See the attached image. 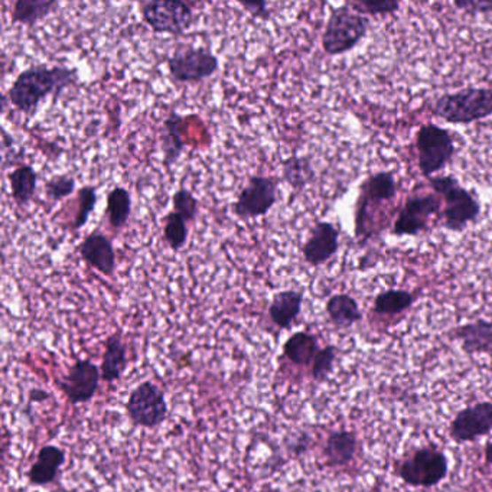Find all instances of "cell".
Instances as JSON below:
<instances>
[{
	"label": "cell",
	"mask_w": 492,
	"mask_h": 492,
	"mask_svg": "<svg viewBox=\"0 0 492 492\" xmlns=\"http://www.w3.org/2000/svg\"><path fill=\"white\" fill-rule=\"evenodd\" d=\"M77 82L78 73L75 68L39 64L22 71L15 78L6 96L18 112L32 116L51 94H61Z\"/></svg>",
	"instance_id": "1"
},
{
	"label": "cell",
	"mask_w": 492,
	"mask_h": 492,
	"mask_svg": "<svg viewBox=\"0 0 492 492\" xmlns=\"http://www.w3.org/2000/svg\"><path fill=\"white\" fill-rule=\"evenodd\" d=\"M397 197V181L393 172L380 171L370 175L361 184L355 206V236L364 245L374 234V218L380 207L390 204Z\"/></svg>",
	"instance_id": "2"
},
{
	"label": "cell",
	"mask_w": 492,
	"mask_h": 492,
	"mask_svg": "<svg viewBox=\"0 0 492 492\" xmlns=\"http://www.w3.org/2000/svg\"><path fill=\"white\" fill-rule=\"evenodd\" d=\"M432 114L449 124H471L492 116V90L469 87L434 100Z\"/></svg>",
	"instance_id": "3"
},
{
	"label": "cell",
	"mask_w": 492,
	"mask_h": 492,
	"mask_svg": "<svg viewBox=\"0 0 492 492\" xmlns=\"http://www.w3.org/2000/svg\"><path fill=\"white\" fill-rule=\"evenodd\" d=\"M434 194L441 195L445 207L442 225L454 233H462L469 224L478 222L480 204L471 191L466 190L454 176H433L429 179Z\"/></svg>",
	"instance_id": "4"
},
{
	"label": "cell",
	"mask_w": 492,
	"mask_h": 492,
	"mask_svg": "<svg viewBox=\"0 0 492 492\" xmlns=\"http://www.w3.org/2000/svg\"><path fill=\"white\" fill-rule=\"evenodd\" d=\"M395 475L415 488H433L449 475V459L434 446H422L395 464Z\"/></svg>",
	"instance_id": "5"
},
{
	"label": "cell",
	"mask_w": 492,
	"mask_h": 492,
	"mask_svg": "<svg viewBox=\"0 0 492 492\" xmlns=\"http://www.w3.org/2000/svg\"><path fill=\"white\" fill-rule=\"evenodd\" d=\"M369 29V18L354 12L348 4L333 8L322 34V50L330 57L347 54L358 47Z\"/></svg>",
	"instance_id": "6"
},
{
	"label": "cell",
	"mask_w": 492,
	"mask_h": 492,
	"mask_svg": "<svg viewBox=\"0 0 492 492\" xmlns=\"http://www.w3.org/2000/svg\"><path fill=\"white\" fill-rule=\"evenodd\" d=\"M416 152H418V169L427 179L443 171L454 160V137L449 130L438 124L425 123L416 133Z\"/></svg>",
	"instance_id": "7"
},
{
	"label": "cell",
	"mask_w": 492,
	"mask_h": 492,
	"mask_svg": "<svg viewBox=\"0 0 492 492\" xmlns=\"http://www.w3.org/2000/svg\"><path fill=\"white\" fill-rule=\"evenodd\" d=\"M144 22L155 34L184 35L194 24V11L183 0H146L139 4Z\"/></svg>",
	"instance_id": "8"
},
{
	"label": "cell",
	"mask_w": 492,
	"mask_h": 492,
	"mask_svg": "<svg viewBox=\"0 0 492 492\" xmlns=\"http://www.w3.org/2000/svg\"><path fill=\"white\" fill-rule=\"evenodd\" d=\"M218 70L220 59L206 48L179 47L168 59V71L175 82H199Z\"/></svg>",
	"instance_id": "9"
},
{
	"label": "cell",
	"mask_w": 492,
	"mask_h": 492,
	"mask_svg": "<svg viewBox=\"0 0 492 492\" xmlns=\"http://www.w3.org/2000/svg\"><path fill=\"white\" fill-rule=\"evenodd\" d=\"M126 413L135 426L153 429L162 425L168 418V403L155 383L144 381L129 395Z\"/></svg>",
	"instance_id": "10"
},
{
	"label": "cell",
	"mask_w": 492,
	"mask_h": 492,
	"mask_svg": "<svg viewBox=\"0 0 492 492\" xmlns=\"http://www.w3.org/2000/svg\"><path fill=\"white\" fill-rule=\"evenodd\" d=\"M277 201V183L270 176L253 175L247 185L240 191L237 201L231 206L233 214L240 220L263 217Z\"/></svg>",
	"instance_id": "11"
},
{
	"label": "cell",
	"mask_w": 492,
	"mask_h": 492,
	"mask_svg": "<svg viewBox=\"0 0 492 492\" xmlns=\"http://www.w3.org/2000/svg\"><path fill=\"white\" fill-rule=\"evenodd\" d=\"M436 195H411L407 198L393 224V236L416 237L426 231L431 218L441 209V199Z\"/></svg>",
	"instance_id": "12"
},
{
	"label": "cell",
	"mask_w": 492,
	"mask_h": 492,
	"mask_svg": "<svg viewBox=\"0 0 492 492\" xmlns=\"http://www.w3.org/2000/svg\"><path fill=\"white\" fill-rule=\"evenodd\" d=\"M100 367L90 360H77L66 376L57 380V386L73 406L89 403L98 394Z\"/></svg>",
	"instance_id": "13"
},
{
	"label": "cell",
	"mask_w": 492,
	"mask_h": 492,
	"mask_svg": "<svg viewBox=\"0 0 492 492\" xmlns=\"http://www.w3.org/2000/svg\"><path fill=\"white\" fill-rule=\"evenodd\" d=\"M492 432V402H480L457 411L449 434L457 443L475 442Z\"/></svg>",
	"instance_id": "14"
},
{
	"label": "cell",
	"mask_w": 492,
	"mask_h": 492,
	"mask_svg": "<svg viewBox=\"0 0 492 492\" xmlns=\"http://www.w3.org/2000/svg\"><path fill=\"white\" fill-rule=\"evenodd\" d=\"M340 250V230L330 222H318L310 229L309 237L302 246L303 260L309 266L319 268L328 263Z\"/></svg>",
	"instance_id": "15"
},
{
	"label": "cell",
	"mask_w": 492,
	"mask_h": 492,
	"mask_svg": "<svg viewBox=\"0 0 492 492\" xmlns=\"http://www.w3.org/2000/svg\"><path fill=\"white\" fill-rule=\"evenodd\" d=\"M78 253L90 268L101 275L112 277L116 271V252L109 237L103 233H91L78 246Z\"/></svg>",
	"instance_id": "16"
},
{
	"label": "cell",
	"mask_w": 492,
	"mask_h": 492,
	"mask_svg": "<svg viewBox=\"0 0 492 492\" xmlns=\"http://www.w3.org/2000/svg\"><path fill=\"white\" fill-rule=\"evenodd\" d=\"M357 452L358 438L353 431L330 432L322 448L326 465L330 468L348 466L357 457Z\"/></svg>",
	"instance_id": "17"
},
{
	"label": "cell",
	"mask_w": 492,
	"mask_h": 492,
	"mask_svg": "<svg viewBox=\"0 0 492 492\" xmlns=\"http://www.w3.org/2000/svg\"><path fill=\"white\" fill-rule=\"evenodd\" d=\"M66 450L59 446H43L36 455V461L27 471L29 484L35 487L52 484L59 477V468L66 464Z\"/></svg>",
	"instance_id": "18"
},
{
	"label": "cell",
	"mask_w": 492,
	"mask_h": 492,
	"mask_svg": "<svg viewBox=\"0 0 492 492\" xmlns=\"http://www.w3.org/2000/svg\"><path fill=\"white\" fill-rule=\"evenodd\" d=\"M303 299H305L303 291L287 289V291L277 292L271 299L268 309L271 324L277 326L279 330L292 328L302 312Z\"/></svg>",
	"instance_id": "19"
},
{
	"label": "cell",
	"mask_w": 492,
	"mask_h": 492,
	"mask_svg": "<svg viewBox=\"0 0 492 492\" xmlns=\"http://www.w3.org/2000/svg\"><path fill=\"white\" fill-rule=\"evenodd\" d=\"M461 348L468 355L475 354H492V321L478 319L465 325L457 326L452 331Z\"/></svg>",
	"instance_id": "20"
},
{
	"label": "cell",
	"mask_w": 492,
	"mask_h": 492,
	"mask_svg": "<svg viewBox=\"0 0 492 492\" xmlns=\"http://www.w3.org/2000/svg\"><path fill=\"white\" fill-rule=\"evenodd\" d=\"M126 365H128V348L123 342L121 331H117L105 340V354L100 365L101 379L105 383L121 380Z\"/></svg>",
	"instance_id": "21"
},
{
	"label": "cell",
	"mask_w": 492,
	"mask_h": 492,
	"mask_svg": "<svg viewBox=\"0 0 492 492\" xmlns=\"http://www.w3.org/2000/svg\"><path fill=\"white\" fill-rule=\"evenodd\" d=\"M184 117L176 110H172L168 114L167 119L162 124V133H160V149H162V162L165 167L169 168L178 162L183 156L184 139H183Z\"/></svg>",
	"instance_id": "22"
},
{
	"label": "cell",
	"mask_w": 492,
	"mask_h": 492,
	"mask_svg": "<svg viewBox=\"0 0 492 492\" xmlns=\"http://www.w3.org/2000/svg\"><path fill=\"white\" fill-rule=\"evenodd\" d=\"M318 337L307 331L292 333L284 344V355L292 364L298 367H308L314 363L319 353Z\"/></svg>",
	"instance_id": "23"
},
{
	"label": "cell",
	"mask_w": 492,
	"mask_h": 492,
	"mask_svg": "<svg viewBox=\"0 0 492 492\" xmlns=\"http://www.w3.org/2000/svg\"><path fill=\"white\" fill-rule=\"evenodd\" d=\"M325 312L333 326L340 330H348L363 319L358 302L347 293H337L326 301Z\"/></svg>",
	"instance_id": "24"
},
{
	"label": "cell",
	"mask_w": 492,
	"mask_h": 492,
	"mask_svg": "<svg viewBox=\"0 0 492 492\" xmlns=\"http://www.w3.org/2000/svg\"><path fill=\"white\" fill-rule=\"evenodd\" d=\"M418 296L413 292L402 291V289H388L381 292L374 299L372 312L379 316H397L410 309L416 302Z\"/></svg>",
	"instance_id": "25"
},
{
	"label": "cell",
	"mask_w": 492,
	"mask_h": 492,
	"mask_svg": "<svg viewBox=\"0 0 492 492\" xmlns=\"http://www.w3.org/2000/svg\"><path fill=\"white\" fill-rule=\"evenodd\" d=\"M132 215V195L123 186H114L107 194L105 218L114 231L123 230Z\"/></svg>",
	"instance_id": "26"
},
{
	"label": "cell",
	"mask_w": 492,
	"mask_h": 492,
	"mask_svg": "<svg viewBox=\"0 0 492 492\" xmlns=\"http://www.w3.org/2000/svg\"><path fill=\"white\" fill-rule=\"evenodd\" d=\"M9 184L16 206L24 208L35 195L38 172L31 165H20L9 174Z\"/></svg>",
	"instance_id": "27"
},
{
	"label": "cell",
	"mask_w": 492,
	"mask_h": 492,
	"mask_svg": "<svg viewBox=\"0 0 492 492\" xmlns=\"http://www.w3.org/2000/svg\"><path fill=\"white\" fill-rule=\"evenodd\" d=\"M59 4L57 0H16L11 18L13 24L34 27L54 12Z\"/></svg>",
	"instance_id": "28"
},
{
	"label": "cell",
	"mask_w": 492,
	"mask_h": 492,
	"mask_svg": "<svg viewBox=\"0 0 492 492\" xmlns=\"http://www.w3.org/2000/svg\"><path fill=\"white\" fill-rule=\"evenodd\" d=\"M282 174L285 181L295 192L305 190L315 179L312 162L309 158H303V156H291L285 160L282 163Z\"/></svg>",
	"instance_id": "29"
},
{
	"label": "cell",
	"mask_w": 492,
	"mask_h": 492,
	"mask_svg": "<svg viewBox=\"0 0 492 492\" xmlns=\"http://www.w3.org/2000/svg\"><path fill=\"white\" fill-rule=\"evenodd\" d=\"M188 237H190L188 223L174 211L168 214L165 217V224H163V240L167 241L168 246L174 252H179L188 243Z\"/></svg>",
	"instance_id": "30"
},
{
	"label": "cell",
	"mask_w": 492,
	"mask_h": 492,
	"mask_svg": "<svg viewBox=\"0 0 492 492\" xmlns=\"http://www.w3.org/2000/svg\"><path fill=\"white\" fill-rule=\"evenodd\" d=\"M77 195V213H75L74 220H73V224H71L73 231L82 230L89 223L90 215L93 213L98 201V188L96 186H82V190H78Z\"/></svg>",
	"instance_id": "31"
},
{
	"label": "cell",
	"mask_w": 492,
	"mask_h": 492,
	"mask_svg": "<svg viewBox=\"0 0 492 492\" xmlns=\"http://www.w3.org/2000/svg\"><path fill=\"white\" fill-rule=\"evenodd\" d=\"M354 12L363 16H387L397 12L400 4L397 0H351L347 2Z\"/></svg>",
	"instance_id": "32"
},
{
	"label": "cell",
	"mask_w": 492,
	"mask_h": 492,
	"mask_svg": "<svg viewBox=\"0 0 492 492\" xmlns=\"http://www.w3.org/2000/svg\"><path fill=\"white\" fill-rule=\"evenodd\" d=\"M337 358L338 348L335 345H326L324 348L319 349V353L316 354V357L312 363V369H310L312 379L316 383H324V381L328 380Z\"/></svg>",
	"instance_id": "33"
},
{
	"label": "cell",
	"mask_w": 492,
	"mask_h": 492,
	"mask_svg": "<svg viewBox=\"0 0 492 492\" xmlns=\"http://www.w3.org/2000/svg\"><path fill=\"white\" fill-rule=\"evenodd\" d=\"M172 206H174V213L179 214L188 224L194 223L198 215L199 202L190 190L181 188L176 191L172 197Z\"/></svg>",
	"instance_id": "34"
},
{
	"label": "cell",
	"mask_w": 492,
	"mask_h": 492,
	"mask_svg": "<svg viewBox=\"0 0 492 492\" xmlns=\"http://www.w3.org/2000/svg\"><path fill=\"white\" fill-rule=\"evenodd\" d=\"M77 181L71 175H59L45 183V192L51 201H61L64 198L74 194Z\"/></svg>",
	"instance_id": "35"
},
{
	"label": "cell",
	"mask_w": 492,
	"mask_h": 492,
	"mask_svg": "<svg viewBox=\"0 0 492 492\" xmlns=\"http://www.w3.org/2000/svg\"><path fill=\"white\" fill-rule=\"evenodd\" d=\"M454 6L469 16L492 13V0H455Z\"/></svg>",
	"instance_id": "36"
},
{
	"label": "cell",
	"mask_w": 492,
	"mask_h": 492,
	"mask_svg": "<svg viewBox=\"0 0 492 492\" xmlns=\"http://www.w3.org/2000/svg\"><path fill=\"white\" fill-rule=\"evenodd\" d=\"M241 6L248 15L254 20H269L271 18V11L264 0H252V2H241Z\"/></svg>",
	"instance_id": "37"
},
{
	"label": "cell",
	"mask_w": 492,
	"mask_h": 492,
	"mask_svg": "<svg viewBox=\"0 0 492 492\" xmlns=\"http://www.w3.org/2000/svg\"><path fill=\"white\" fill-rule=\"evenodd\" d=\"M48 397H50V393L41 390V388H32L29 392V400L35 402V403H43V402L48 400Z\"/></svg>",
	"instance_id": "38"
},
{
	"label": "cell",
	"mask_w": 492,
	"mask_h": 492,
	"mask_svg": "<svg viewBox=\"0 0 492 492\" xmlns=\"http://www.w3.org/2000/svg\"><path fill=\"white\" fill-rule=\"evenodd\" d=\"M484 457L487 465L492 466V442L487 443L484 448Z\"/></svg>",
	"instance_id": "39"
},
{
	"label": "cell",
	"mask_w": 492,
	"mask_h": 492,
	"mask_svg": "<svg viewBox=\"0 0 492 492\" xmlns=\"http://www.w3.org/2000/svg\"><path fill=\"white\" fill-rule=\"evenodd\" d=\"M4 149H8V148H12L13 144H15V142H13V137H11V136H8V133L4 132Z\"/></svg>",
	"instance_id": "40"
}]
</instances>
